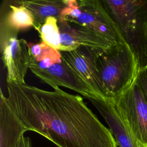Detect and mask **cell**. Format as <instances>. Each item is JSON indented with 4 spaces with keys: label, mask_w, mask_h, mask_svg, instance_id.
Masks as SVG:
<instances>
[{
    "label": "cell",
    "mask_w": 147,
    "mask_h": 147,
    "mask_svg": "<svg viewBox=\"0 0 147 147\" xmlns=\"http://www.w3.org/2000/svg\"><path fill=\"white\" fill-rule=\"evenodd\" d=\"M7 89L5 100L27 131L36 132L58 147H117L110 129L80 96L26 83L7 84Z\"/></svg>",
    "instance_id": "obj_1"
},
{
    "label": "cell",
    "mask_w": 147,
    "mask_h": 147,
    "mask_svg": "<svg viewBox=\"0 0 147 147\" xmlns=\"http://www.w3.org/2000/svg\"><path fill=\"white\" fill-rule=\"evenodd\" d=\"M138 63L147 67V0H102Z\"/></svg>",
    "instance_id": "obj_2"
},
{
    "label": "cell",
    "mask_w": 147,
    "mask_h": 147,
    "mask_svg": "<svg viewBox=\"0 0 147 147\" xmlns=\"http://www.w3.org/2000/svg\"><path fill=\"white\" fill-rule=\"evenodd\" d=\"M97 69L107 99L123 94L134 82L139 71L137 60L125 42L96 51Z\"/></svg>",
    "instance_id": "obj_3"
},
{
    "label": "cell",
    "mask_w": 147,
    "mask_h": 147,
    "mask_svg": "<svg viewBox=\"0 0 147 147\" xmlns=\"http://www.w3.org/2000/svg\"><path fill=\"white\" fill-rule=\"evenodd\" d=\"M67 7L57 21H65L92 29L114 44L125 41L102 0H65Z\"/></svg>",
    "instance_id": "obj_4"
},
{
    "label": "cell",
    "mask_w": 147,
    "mask_h": 147,
    "mask_svg": "<svg viewBox=\"0 0 147 147\" xmlns=\"http://www.w3.org/2000/svg\"><path fill=\"white\" fill-rule=\"evenodd\" d=\"M18 31L1 22L0 45L2 60L6 69L7 84H25L31 61L28 42L18 38Z\"/></svg>",
    "instance_id": "obj_5"
},
{
    "label": "cell",
    "mask_w": 147,
    "mask_h": 147,
    "mask_svg": "<svg viewBox=\"0 0 147 147\" xmlns=\"http://www.w3.org/2000/svg\"><path fill=\"white\" fill-rule=\"evenodd\" d=\"M112 100L137 139L146 145L147 102L136 79L123 94Z\"/></svg>",
    "instance_id": "obj_6"
},
{
    "label": "cell",
    "mask_w": 147,
    "mask_h": 147,
    "mask_svg": "<svg viewBox=\"0 0 147 147\" xmlns=\"http://www.w3.org/2000/svg\"><path fill=\"white\" fill-rule=\"evenodd\" d=\"M96 49L80 47L69 52H61V59L69 66L99 97L107 98L96 64Z\"/></svg>",
    "instance_id": "obj_7"
},
{
    "label": "cell",
    "mask_w": 147,
    "mask_h": 147,
    "mask_svg": "<svg viewBox=\"0 0 147 147\" xmlns=\"http://www.w3.org/2000/svg\"><path fill=\"white\" fill-rule=\"evenodd\" d=\"M29 69L35 76L54 90L62 86L74 90L86 98L98 97L86 82L63 61L45 69L30 64Z\"/></svg>",
    "instance_id": "obj_8"
},
{
    "label": "cell",
    "mask_w": 147,
    "mask_h": 147,
    "mask_svg": "<svg viewBox=\"0 0 147 147\" xmlns=\"http://www.w3.org/2000/svg\"><path fill=\"white\" fill-rule=\"evenodd\" d=\"M57 25L60 35L59 51H72L80 47L103 51L114 45L104 36L87 27L65 21H57Z\"/></svg>",
    "instance_id": "obj_9"
},
{
    "label": "cell",
    "mask_w": 147,
    "mask_h": 147,
    "mask_svg": "<svg viewBox=\"0 0 147 147\" xmlns=\"http://www.w3.org/2000/svg\"><path fill=\"white\" fill-rule=\"evenodd\" d=\"M105 119L119 147H144L133 134L111 99L87 98Z\"/></svg>",
    "instance_id": "obj_10"
},
{
    "label": "cell",
    "mask_w": 147,
    "mask_h": 147,
    "mask_svg": "<svg viewBox=\"0 0 147 147\" xmlns=\"http://www.w3.org/2000/svg\"><path fill=\"white\" fill-rule=\"evenodd\" d=\"M26 129L9 106L1 91L0 147H17Z\"/></svg>",
    "instance_id": "obj_11"
},
{
    "label": "cell",
    "mask_w": 147,
    "mask_h": 147,
    "mask_svg": "<svg viewBox=\"0 0 147 147\" xmlns=\"http://www.w3.org/2000/svg\"><path fill=\"white\" fill-rule=\"evenodd\" d=\"M16 3L24 6L34 19L33 28L38 32L47 19L53 17L59 20L67 7L65 0L18 1Z\"/></svg>",
    "instance_id": "obj_12"
},
{
    "label": "cell",
    "mask_w": 147,
    "mask_h": 147,
    "mask_svg": "<svg viewBox=\"0 0 147 147\" xmlns=\"http://www.w3.org/2000/svg\"><path fill=\"white\" fill-rule=\"evenodd\" d=\"M11 11L4 21L1 20L9 28L18 30L33 27L34 19L30 13L22 5H11Z\"/></svg>",
    "instance_id": "obj_13"
},
{
    "label": "cell",
    "mask_w": 147,
    "mask_h": 147,
    "mask_svg": "<svg viewBox=\"0 0 147 147\" xmlns=\"http://www.w3.org/2000/svg\"><path fill=\"white\" fill-rule=\"evenodd\" d=\"M28 47L31 59L35 61L51 60L53 63L62 61L60 51L48 45L42 41L40 43L28 42Z\"/></svg>",
    "instance_id": "obj_14"
},
{
    "label": "cell",
    "mask_w": 147,
    "mask_h": 147,
    "mask_svg": "<svg viewBox=\"0 0 147 147\" xmlns=\"http://www.w3.org/2000/svg\"><path fill=\"white\" fill-rule=\"evenodd\" d=\"M38 33L41 41L57 51L60 50V35L56 18H48L40 28Z\"/></svg>",
    "instance_id": "obj_15"
},
{
    "label": "cell",
    "mask_w": 147,
    "mask_h": 147,
    "mask_svg": "<svg viewBox=\"0 0 147 147\" xmlns=\"http://www.w3.org/2000/svg\"><path fill=\"white\" fill-rule=\"evenodd\" d=\"M136 81L139 86L147 102V67L138 71Z\"/></svg>",
    "instance_id": "obj_16"
},
{
    "label": "cell",
    "mask_w": 147,
    "mask_h": 147,
    "mask_svg": "<svg viewBox=\"0 0 147 147\" xmlns=\"http://www.w3.org/2000/svg\"><path fill=\"white\" fill-rule=\"evenodd\" d=\"M17 147H32V141L29 137H25L22 135L18 143Z\"/></svg>",
    "instance_id": "obj_17"
},
{
    "label": "cell",
    "mask_w": 147,
    "mask_h": 147,
    "mask_svg": "<svg viewBox=\"0 0 147 147\" xmlns=\"http://www.w3.org/2000/svg\"><path fill=\"white\" fill-rule=\"evenodd\" d=\"M144 147H147V144L145 145H144Z\"/></svg>",
    "instance_id": "obj_18"
}]
</instances>
